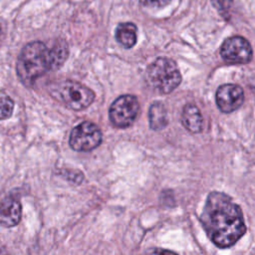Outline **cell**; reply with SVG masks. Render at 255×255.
I'll use <instances>...</instances> for the list:
<instances>
[{"label":"cell","instance_id":"obj_5","mask_svg":"<svg viewBox=\"0 0 255 255\" xmlns=\"http://www.w3.org/2000/svg\"><path fill=\"white\" fill-rule=\"evenodd\" d=\"M138 111L137 99L131 95H124L112 104L109 111L110 120L117 128H128L134 122Z\"/></svg>","mask_w":255,"mask_h":255},{"label":"cell","instance_id":"obj_13","mask_svg":"<svg viewBox=\"0 0 255 255\" xmlns=\"http://www.w3.org/2000/svg\"><path fill=\"white\" fill-rule=\"evenodd\" d=\"M13 109L14 102L12 99L3 92H0V120L8 119L12 115Z\"/></svg>","mask_w":255,"mask_h":255},{"label":"cell","instance_id":"obj_6","mask_svg":"<svg viewBox=\"0 0 255 255\" xmlns=\"http://www.w3.org/2000/svg\"><path fill=\"white\" fill-rule=\"evenodd\" d=\"M102 142V132L98 126L83 122L75 127L70 134V146L77 151H90Z\"/></svg>","mask_w":255,"mask_h":255},{"label":"cell","instance_id":"obj_4","mask_svg":"<svg viewBox=\"0 0 255 255\" xmlns=\"http://www.w3.org/2000/svg\"><path fill=\"white\" fill-rule=\"evenodd\" d=\"M56 96L67 108L74 111L88 108L95 100V93L91 89L72 80L61 83L57 88Z\"/></svg>","mask_w":255,"mask_h":255},{"label":"cell","instance_id":"obj_14","mask_svg":"<svg viewBox=\"0 0 255 255\" xmlns=\"http://www.w3.org/2000/svg\"><path fill=\"white\" fill-rule=\"evenodd\" d=\"M139 2L143 6H148V7H163L167 5L170 0H139Z\"/></svg>","mask_w":255,"mask_h":255},{"label":"cell","instance_id":"obj_1","mask_svg":"<svg viewBox=\"0 0 255 255\" xmlns=\"http://www.w3.org/2000/svg\"><path fill=\"white\" fill-rule=\"evenodd\" d=\"M200 220L208 237L219 248L234 245L246 232L240 207L222 192L208 194Z\"/></svg>","mask_w":255,"mask_h":255},{"label":"cell","instance_id":"obj_10","mask_svg":"<svg viewBox=\"0 0 255 255\" xmlns=\"http://www.w3.org/2000/svg\"><path fill=\"white\" fill-rule=\"evenodd\" d=\"M181 123L190 132H200L203 128V118L201 113L198 108L192 104L184 106L181 115Z\"/></svg>","mask_w":255,"mask_h":255},{"label":"cell","instance_id":"obj_2","mask_svg":"<svg viewBox=\"0 0 255 255\" xmlns=\"http://www.w3.org/2000/svg\"><path fill=\"white\" fill-rule=\"evenodd\" d=\"M69 56V48L64 40H56L53 46L35 41L23 47L16 63L18 78L26 87H32L35 81L52 70L63 66Z\"/></svg>","mask_w":255,"mask_h":255},{"label":"cell","instance_id":"obj_9","mask_svg":"<svg viewBox=\"0 0 255 255\" xmlns=\"http://www.w3.org/2000/svg\"><path fill=\"white\" fill-rule=\"evenodd\" d=\"M20 201L13 196H7L0 201V224L5 227L17 225L21 219Z\"/></svg>","mask_w":255,"mask_h":255},{"label":"cell","instance_id":"obj_16","mask_svg":"<svg viewBox=\"0 0 255 255\" xmlns=\"http://www.w3.org/2000/svg\"><path fill=\"white\" fill-rule=\"evenodd\" d=\"M6 31H7L6 22L2 18H0V42L4 39L6 35Z\"/></svg>","mask_w":255,"mask_h":255},{"label":"cell","instance_id":"obj_12","mask_svg":"<svg viewBox=\"0 0 255 255\" xmlns=\"http://www.w3.org/2000/svg\"><path fill=\"white\" fill-rule=\"evenodd\" d=\"M149 126L154 130H160L167 125L166 109L160 102L153 103L148 111Z\"/></svg>","mask_w":255,"mask_h":255},{"label":"cell","instance_id":"obj_11","mask_svg":"<svg viewBox=\"0 0 255 255\" xmlns=\"http://www.w3.org/2000/svg\"><path fill=\"white\" fill-rule=\"evenodd\" d=\"M136 31L137 28L133 23H121L116 29V39L125 48H131L136 43Z\"/></svg>","mask_w":255,"mask_h":255},{"label":"cell","instance_id":"obj_8","mask_svg":"<svg viewBox=\"0 0 255 255\" xmlns=\"http://www.w3.org/2000/svg\"><path fill=\"white\" fill-rule=\"evenodd\" d=\"M244 102V93L240 86L225 84L216 92V104L218 109L226 114L236 111Z\"/></svg>","mask_w":255,"mask_h":255},{"label":"cell","instance_id":"obj_3","mask_svg":"<svg viewBox=\"0 0 255 255\" xmlns=\"http://www.w3.org/2000/svg\"><path fill=\"white\" fill-rule=\"evenodd\" d=\"M146 81L156 92L169 94L180 84L181 75L173 60L157 58L146 69Z\"/></svg>","mask_w":255,"mask_h":255},{"label":"cell","instance_id":"obj_7","mask_svg":"<svg viewBox=\"0 0 255 255\" xmlns=\"http://www.w3.org/2000/svg\"><path fill=\"white\" fill-rule=\"evenodd\" d=\"M250 43L241 36L227 38L221 45L220 55L228 64H246L252 59Z\"/></svg>","mask_w":255,"mask_h":255},{"label":"cell","instance_id":"obj_15","mask_svg":"<svg viewBox=\"0 0 255 255\" xmlns=\"http://www.w3.org/2000/svg\"><path fill=\"white\" fill-rule=\"evenodd\" d=\"M144 255H177L176 253L166 250V249H161V248H150L147 249L144 253Z\"/></svg>","mask_w":255,"mask_h":255}]
</instances>
